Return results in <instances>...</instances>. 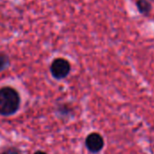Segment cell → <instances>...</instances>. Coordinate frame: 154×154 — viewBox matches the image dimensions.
<instances>
[{"label":"cell","instance_id":"5","mask_svg":"<svg viewBox=\"0 0 154 154\" xmlns=\"http://www.w3.org/2000/svg\"><path fill=\"white\" fill-rule=\"evenodd\" d=\"M8 66H9V59H8V57L4 53H0V71H3Z\"/></svg>","mask_w":154,"mask_h":154},{"label":"cell","instance_id":"1","mask_svg":"<svg viewBox=\"0 0 154 154\" xmlns=\"http://www.w3.org/2000/svg\"><path fill=\"white\" fill-rule=\"evenodd\" d=\"M19 105L20 97L14 88L6 87L0 89V115L10 116L15 113Z\"/></svg>","mask_w":154,"mask_h":154},{"label":"cell","instance_id":"3","mask_svg":"<svg viewBox=\"0 0 154 154\" xmlns=\"http://www.w3.org/2000/svg\"><path fill=\"white\" fill-rule=\"evenodd\" d=\"M86 146L89 152L97 153L104 147V139L99 134H90L86 139Z\"/></svg>","mask_w":154,"mask_h":154},{"label":"cell","instance_id":"6","mask_svg":"<svg viewBox=\"0 0 154 154\" xmlns=\"http://www.w3.org/2000/svg\"><path fill=\"white\" fill-rule=\"evenodd\" d=\"M1 154H20V152L15 149H10V150H8V151H6V152H5Z\"/></svg>","mask_w":154,"mask_h":154},{"label":"cell","instance_id":"4","mask_svg":"<svg viewBox=\"0 0 154 154\" xmlns=\"http://www.w3.org/2000/svg\"><path fill=\"white\" fill-rule=\"evenodd\" d=\"M135 4H136L137 10L141 14L144 16H148L151 14L152 6L149 0H137Z\"/></svg>","mask_w":154,"mask_h":154},{"label":"cell","instance_id":"2","mask_svg":"<svg viewBox=\"0 0 154 154\" xmlns=\"http://www.w3.org/2000/svg\"><path fill=\"white\" fill-rule=\"evenodd\" d=\"M70 71V64L69 62L62 58L56 59L51 65V75L58 79H61L66 78Z\"/></svg>","mask_w":154,"mask_h":154},{"label":"cell","instance_id":"7","mask_svg":"<svg viewBox=\"0 0 154 154\" xmlns=\"http://www.w3.org/2000/svg\"><path fill=\"white\" fill-rule=\"evenodd\" d=\"M34 154H46L45 152H35Z\"/></svg>","mask_w":154,"mask_h":154}]
</instances>
